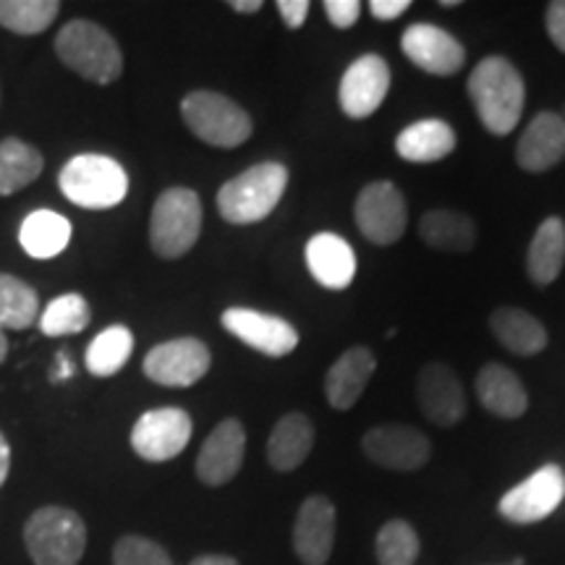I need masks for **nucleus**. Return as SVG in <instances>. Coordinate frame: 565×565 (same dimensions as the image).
I'll return each mask as SVG.
<instances>
[{
	"instance_id": "nucleus-1",
	"label": "nucleus",
	"mask_w": 565,
	"mask_h": 565,
	"mask_svg": "<svg viewBox=\"0 0 565 565\" xmlns=\"http://www.w3.org/2000/svg\"><path fill=\"white\" fill-rule=\"evenodd\" d=\"M466 89L479 121L494 137H505L519 126L526 105V84L521 71L503 55H487L479 61Z\"/></svg>"
},
{
	"instance_id": "nucleus-2",
	"label": "nucleus",
	"mask_w": 565,
	"mask_h": 565,
	"mask_svg": "<svg viewBox=\"0 0 565 565\" xmlns=\"http://www.w3.org/2000/svg\"><path fill=\"white\" fill-rule=\"evenodd\" d=\"M288 186V171L280 162H259L246 168L236 179L225 181L217 192V210L223 221L252 225L265 221L278 207Z\"/></svg>"
},
{
	"instance_id": "nucleus-3",
	"label": "nucleus",
	"mask_w": 565,
	"mask_h": 565,
	"mask_svg": "<svg viewBox=\"0 0 565 565\" xmlns=\"http://www.w3.org/2000/svg\"><path fill=\"white\" fill-rule=\"evenodd\" d=\"M55 55L63 66L95 84H113L124 71V55L118 42L100 24L74 19L55 38Z\"/></svg>"
},
{
	"instance_id": "nucleus-4",
	"label": "nucleus",
	"mask_w": 565,
	"mask_h": 565,
	"mask_svg": "<svg viewBox=\"0 0 565 565\" xmlns=\"http://www.w3.org/2000/svg\"><path fill=\"white\" fill-rule=\"evenodd\" d=\"M58 186L71 204L84 210L118 207L129 194V175L108 154L84 152L71 158L58 173Z\"/></svg>"
},
{
	"instance_id": "nucleus-5",
	"label": "nucleus",
	"mask_w": 565,
	"mask_h": 565,
	"mask_svg": "<svg viewBox=\"0 0 565 565\" xmlns=\"http://www.w3.org/2000/svg\"><path fill=\"white\" fill-rule=\"evenodd\" d=\"M24 545L34 565H79L87 550V526L71 508L45 505L26 521Z\"/></svg>"
},
{
	"instance_id": "nucleus-6",
	"label": "nucleus",
	"mask_w": 565,
	"mask_h": 565,
	"mask_svg": "<svg viewBox=\"0 0 565 565\" xmlns=\"http://www.w3.org/2000/svg\"><path fill=\"white\" fill-rule=\"evenodd\" d=\"M181 118L196 139L221 150L242 147L254 129L249 113L242 105L210 89L189 92L181 100Z\"/></svg>"
},
{
	"instance_id": "nucleus-7",
	"label": "nucleus",
	"mask_w": 565,
	"mask_h": 565,
	"mask_svg": "<svg viewBox=\"0 0 565 565\" xmlns=\"http://www.w3.org/2000/svg\"><path fill=\"white\" fill-rule=\"evenodd\" d=\"M202 231L200 194L173 186L158 196L150 217V246L162 259H179L194 249Z\"/></svg>"
},
{
	"instance_id": "nucleus-8",
	"label": "nucleus",
	"mask_w": 565,
	"mask_h": 565,
	"mask_svg": "<svg viewBox=\"0 0 565 565\" xmlns=\"http://www.w3.org/2000/svg\"><path fill=\"white\" fill-rule=\"evenodd\" d=\"M353 221L366 242L391 246L404 236L408 207L404 194L391 181H374L364 186L353 204Z\"/></svg>"
},
{
	"instance_id": "nucleus-9",
	"label": "nucleus",
	"mask_w": 565,
	"mask_h": 565,
	"mask_svg": "<svg viewBox=\"0 0 565 565\" xmlns=\"http://www.w3.org/2000/svg\"><path fill=\"white\" fill-rule=\"evenodd\" d=\"M192 416L179 406H162L141 414L131 429L134 454L150 463H166L181 456L192 440Z\"/></svg>"
},
{
	"instance_id": "nucleus-10",
	"label": "nucleus",
	"mask_w": 565,
	"mask_h": 565,
	"mask_svg": "<svg viewBox=\"0 0 565 565\" xmlns=\"http://www.w3.org/2000/svg\"><path fill=\"white\" fill-rule=\"evenodd\" d=\"M565 498V475L557 463H547L536 469L532 477L515 484L500 498L498 511L511 524L526 526L545 521L550 513L557 511V505Z\"/></svg>"
},
{
	"instance_id": "nucleus-11",
	"label": "nucleus",
	"mask_w": 565,
	"mask_h": 565,
	"mask_svg": "<svg viewBox=\"0 0 565 565\" xmlns=\"http://www.w3.org/2000/svg\"><path fill=\"white\" fill-rule=\"evenodd\" d=\"M212 353L200 338L158 343L145 356V374L162 387H192L210 372Z\"/></svg>"
},
{
	"instance_id": "nucleus-12",
	"label": "nucleus",
	"mask_w": 565,
	"mask_h": 565,
	"mask_svg": "<svg viewBox=\"0 0 565 565\" xmlns=\"http://www.w3.org/2000/svg\"><path fill=\"white\" fill-rule=\"evenodd\" d=\"M362 450L372 463L391 471H419L433 456V445L412 424H380L362 437Z\"/></svg>"
},
{
	"instance_id": "nucleus-13",
	"label": "nucleus",
	"mask_w": 565,
	"mask_h": 565,
	"mask_svg": "<svg viewBox=\"0 0 565 565\" xmlns=\"http://www.w3.org/2000/svg\"><path fill=\"white\" fill-rule=\"evenodd\" d=\"M387 89H391V66L383 55L366 53L345 68L338 103L349 118H370L383 108Z\"/></svg>"
},
{
	"instance_id": "nucleus-14",
	"label": "nucleus",
	"mask_w": 565,
	"mask_h": 565,
	"mask_svg": "<svg viewBox=\"0 0 565 565\" xmlns=\"http://www.w3.org/2000/svg\"><path fill=\"white\" fill-rule=\"evenodd\" d=\"M221 322L233 338H238L254 351L265 353V356H288L299 345V333L291 322H286L282 317L257 312V309L231 307L223 312Z\"/></svg>"
},
{
	"instance_id": "nucleus-15",
	"label": "nucleus",
	"mask_w": 565,
	"mask_h": 565,
	"mask_svg": "<svg viewBox=\"0 0 565 565\" xmlns=\"http://www.w3.org/2000/svg\"><path fill=\"white\" fill-rule=\"evenodd\" d=\"M335 547V505L324 494H309L294 524V553L303 565H328Z\"/></svg>"
},
{
	"instance_id": "nucleus-16",
	"label": "nucleus",
	"mask_w": 565,
	"mask_h": 565,
	"mask_svg": "<svg viewBox=\"0 0 565 565\" xmlns=\"http://www.w3.org/2000/svg\"><path fill=\"white\" fill-rule=\"evenodd\" d=\"M246 454V433L238 419H223L202 443L196 456V477L207 487H223L242 471Z\"/></svg>"
},
{
	"instance_id": "nucleus-17",
	"label": "nucleus",
	"mask_w": 565,
	"mask_h": 565,
	"mask_svg": "<svg viewBox=\"0 0 565 565\" xmlns=\"http://www.w3.org/2000/svg\"><path fill=\"white\" fill-rule=\"evenodd\" d=\"M401 51L416 68L433 76H454L463 68L466 51L454 34L435 24H412L401 38Z\"/></svg>"
},
{
	"instance_id": "nucleus-18",
	"label": "nucleus",
	"mask_w": 565,
	"mask_h": 565,
	"mask_svg": "<svg viewBox=\"0 0 565 565\" xmlns=\"http://www.w3.org/2000/svg\"><path fill=\"white\" fill-rule=\"evenodd\" d=\"M416 401L422 414L437 427H456L466 416V393L448 364H427L416 377Z\"/></svg>"
},
{
	"instance_id": "nucleus-19",
	"label": "nucleus",
	"mask_w": 565,
	"mask_h": 565,
	"mask_svg": "<svg viewBox=\"0 0 565 565\" xmlns=\"http://www.w3.org/2000/svg\"><path fill=\"white\" fill-rule=\"evenodd\" d=\"M565 158V118L542 110L529 121L515 145V162L526 173H545Z\"/></svg>"
},
{
	"instance_id": "nucleus-20",
	"label": "nucleus",
	"mask_w": 565,
	"mask_h": 565,
	"mask_svg": "<svg viewBox=\"0 0 565 565\" xmlns=\"http://www.w3.org/2000/svg\"><path fill=\"white\" fill-rule=\"evenodd\" d=\"M377 370V359L366 345H353L341 359H335L328 374H324V395L328 404L338 412H349L362 398L372 374Z\"/></svg>"
},
{
	"instance_id": "nucleus-21",
	"label": "nucleus",
	"mask_w": 565,
	"mask_h": 565,
	"mask_svg": "<svg viewBox=\"0 0 565 565\" xmlns=\"http://www.w3.org/2000/svg\"><path fill=\"white\" fill-rule=\"evenodd\" d=\"M307 267L322 288L343 291L356 278V254L338 233H317L307 244Z\"/></svg>"
},
{
	"instance_id": "nucleus-22",
	"label": "nucleus",
	"mask_w": 565,
	"mask_h": 565,
	"mask_svg": "<svg viewBox=\"0 0 565 565\" xmlns=\"http://www.w3.org/2000/svg\"><path fill=\"white\" fill-rule=\"evenodd\" d=\"M477 398L484 412L500 419H519L529 408V393L519 374L503 364H484L477 374Z\"/></svg>"
},
{
	"instance_id": "nucleus-23",
	"label": "nucleus",
	"mask_w": 565,
	"mask_h": 565,
	"mask_svg": "<svg viewBox=\"0 0 565 565\" xmlns=\"http://www.w3.org/2000/svg\"><path fill=\"white\" fill-rule=\"evenodd\" d=\"M312 448L315 424L309 422V416L291 412L273 427L270 440H267V461H270L275 471L288 475V471H296L307 461Z\"/></svg>"
},
{
	"instance_id": "nucleus-24",
	"label": "nucleus",
	"mask_w": 565,
	"mask_h": 565,
	"mask_svg": "<svg viewBox=\"0 0 565 565\" xmlns=\"http://www.w3.org/2000/svg\"><path fill=\"white\" fill-rule=\"evenodd\" d=\"M456 150L454 126L440 118H422L395 137V152L408 162H437Z\"/></svg>"
},
{
	"instance_id": "nucleus-25",
	"label": "nucleus",
	"mask_w": 565,
	"mask_h": 565,
	"mask_svg": "<svg viewBox=\"0 0 565 565\" xmlns=\"http://www.w3.org/2000/svg\"><path fill=\"white\" fill-rule=\"evenodd\" d=\"M490 330L508 351L515 356H534L542 353L547 345L545 324L536 320L534 315L515 307H500L490 317Z\"/></svg>"
},
{
	"instance_id": "nucleus-26",
	"label": "nucleus",
	"mask_w": 565,
	"mask_h": 565,
	"mask_svg": "<svg viewBox=\"0 0 565 565\" xmlns=\"http://www.w3.org/2000/svg\"><path fill=\"white\" fill-rule=\"evenodd\" d=\"M565 265V223L561 217H547L536 228L526 254V273L536 286H550L557 280Z\"/></svg>"
},
{
	"instance_id": "nucleus-27",
	"label": "nucleus",
	"mask_w": 565,
	"mask_h": 565,
	"mask_svg": "<svg viewBox=\"0 0 565 565\" xmlns=\"http://www.w3.org/2000/svg\"><path fill=\"white\" fill-rule=\"evenodd\" d=\"M71 242V223L68 217L58 215L53 210H38L24 217L19 228L21 249L32 259H53L61 252H66Z\"/></svg>"
},
{
	"instance_id": "nucleus-28",
	"label": "nucleus",
	"mask_w": 565,
	"mask_h": 565,
	"mask_svg": "<svg viewBox=\"0 0 565 565\" xmlns=\"http://www.w3.org/2000/svg\"><path fill=\"white\" fill-rule=\"evenodd\" d=\"M419 236L429 249L463 254L475 249L477 228L475 221L469 215H461V212L433 210L422 215Z\"/></svg>"
},
{
	"instance_id": "nucleus-29",
	"label": "nucleus",
	"mask_w": 565,
	"mask_h": 565,
	"mask_svg": "<svg viewBox=\"0 0 565 565\" xmlns=\"http://www.w3.org/2000/svg\"><path fill=\"white\" fill-rule=\"evenodd\" d=\"M42 166H45V160H42L38 147L21 139L0 141V196L17 194L38 181Z\"/></svg>"
},
{
	"instance_id": "nucleus-30",
	"label": "nucleus",
	"mask_w": 565,
	"mask_h": 565,
	"mask_svg": "<svg viewBox=\"0 0 565 565\" xmlns=\"http://www.w3.org/2000/svg\"><path fill=\"white\" fill-rule=\"evenodd\" d=\"M134 353V335L126 324H110L108 330L95 335V341L89 343L87 356H84V364H87L89 374L95 377H113L126 366V362Z\"/></svg>"
},
{
	"instance_id": "nucleus-31",
	"label": "nucleus",
	"mask_w": 565,
	"mask_h": 565,
	"mask_svg": "<svg viewBox=\"0 0 565 565\" xmlns=\"http://www.w3.org/2000/svg\"><path fill=\"white\" fill-rule=\"evenodd\" d=\"M40 320V296L30 282L0 273V330H26Z\"/></svg>"
},
{
	"instance_id": "nucleus-32",
	"label": "nucleus",
	"mask_w": 565,
	"mask_h": 565,
	"mask_svg": "<svg viewBox=\"0 0 565 565\" xmlns=\"http://www.w3.org/2000/svg\"><path fill=\"white\" fill-rule=\"evenodd\" d=\"M58 0H0V26L13 34H40L58 19Z\"/></svg>"
},
{
	"instance_id": "nucleus-33",
	"label": "nucleus",
	"mask_w": 565,
	"mask_h": 565,
	"mask_svg": "<svg viewBox=\"0 0 565 565\" xmlns=\"http://www.w3.org/2000/svg\"><path fill=\"white\" fill-rule=\"evenodd\" d=\"M92 320L89 303L79 294H63L58 299H53L45 307V312L40 315V330L47 338H63V335H76L87 328Z\"/></svg>"
},
{
	"instance_id": "nucleus-34",
	"label": "nucleus",
	"mask_w": 565,
	"mask_h": 565,
	"mask_svg": "<svg viewBox=\"0 0 565 565\" xmlns=\"http://www.w3.org/2000/svg\"><path fill=\"white\" fill-rule=\"evenodd\" d=\"M419 550V534L404 519L387 521L374 540V555H377L380 565H416Z\"/></svg>"
},
{
	"instance_id": "nucleus-35",
	"label": "nucleus",
	"mask_w": 565,
	"mask_h": 565,
	"mask_svg": "<svg viewBox=\"0 0 565 565\" xmlns=\"http://www.w3.org/2000/svg\"><path fill=\"white\" fill-rule=\"evenodd\" d=\"M113 565H173V557L154 540L126 534L113 547Z\"/></svg>"
},
{
	"instance_id": "nucleus-36",
	"label": "nucleus",
	"mask_w": 565,
	"mask_h": 565,
	"mask_svg": "<svg viewBox=\"0 0 565 565\" xmlns=\"http://www.w3.org/2000/svg\"><path fill=\"white\" fill-rule=\"evenodd\" d=\"M328 21L338 30H349L362 17V3L359 0H324L322 3Z\"/></svg>"
},
{
	"instance_id": "nucleus-37",
	"label": "nucleus",
	"mask_w": 565,
	"mask_h": 565,
	"mask_svg": "<svg viewBox=\"0 0 565 565\" xmlns=\"http://www.w3.org/2000/svg\"><path fill=\"white\" fill-rule=\"evenodd\" d=\"M545 24H547V34L550 40H553V45L561 53H565V0H553V3L547 6Z\"/></svg>"
},
{
	"instance_id": "nucleus-38",
	"label": "nucleus",
	"mask_w": 565,
	"mask_h": 565,
	"mask_svg": "<svg viewBox=\"0 0 565 565\" xmlns=\"http://www.w3.org/2000/svg\"><path fill=\"white\" fill-rule=\"evenodd\" d=\"M278 13L288 30H299L309 17V3L307 0H278Z\"/></svg>"
},
{
	"instance_id": "nucleus-39",
	"label": "nucleus",
	"mask_w": 565,
	"mask_h": 565,
	"mask_svg": "<svg viewBox=\"0 0 565 565\" xmlns=\"http://www.w3.org/2000/svg\"><path fill=\"white\" fill-rule=\"evenodd\" d=\"M408 9H412V3H408V0H372L370 3L372 17L377 21H393V19L404 17Z\"/></svg>"
},
{
	"instance_id": "nucleus-40",
	"label": "nucleus",
	"mask_w": 565,
	"mask_h": 565,
	"mask_svg": "<svg viewBox=\"0 0 565 565\" xmlns=\"http://www.w3.org/2000/svg\"><path fill=\"white\" fill-rule=\"evenodd\" d=\"M9 471H11V445L3 437V433H0V487H3L6 479H9Z\"/></svg>"
},
{
	"instance_id": "nucleus-41",
	"label": "nucleus",
	"mask_w": 565,
	"mask_h": 565,
	"mask_svg": "<svg viewBox=\"0 0 565 565\" xmlns=\"http://www.w3.org/2000/svg\"><path fill=\"white\" fill-rule=\"evenodd\" d=\"M189 565H238V561L231 555H200Z\"/></svg>"
},
{
	"instance_id": "nucleus-42",
	"label": "nucleus",
	"mask_w": 565,
	"mask_h": 565,
	"mask_svg": "<svg viewBox=\"0 0 565 565\" xmlns=\"http://www.w3.org/2000/svg\"><path fill=\"white\" fill-rule=\"evenodd\" d=\"M228 6L236 13H257V11H263V0H231Z\"/></svg>"
},
{
	"instance_id": "nucleus-43",
	"label": "nucleus",
	"mask_w": 565,
	"mask_h": 565,
	"mask_svg": "<svg viewBox=\"0 0 565 565\" xmlns=\"http://www.w3.org/2000/svg\"><path fill=\"white\" fill-rule=\"evenodd\" d=\"M6 356H9V338L0 330V364L6 362Z\"/></svg>"
},
{
	"instance_id": "nucleus-44",
	"label": "nucleus",
	"mask_w": 565,
	"mask_h": 565,
	"mask_svg": "<svg viewBox=\"0 0 565 565\" xmlns=\"http://www.w3.org/2000/svg\"><path fill=\"white\" fill-rule=\"evenodd\" d=\"M440 6H448L450 9V6H458V0H440Z\"/></svg>"
}]
</instances>
